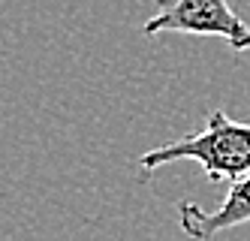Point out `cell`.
<instances>
[{
    "mask_svg": "<svg viewBox=\"0 0 250 241\" xmlns=\"http://www.w3.org/2000/svg\"><path fill=\"white\" fill-rule=\"evenodd\" d=\"M142 33H187V36H220L232 51H250V27L229 6V0H172L151 15Z\"/></svg>",
    "mask_w": 250,
    "mask_h": 241,
    "instance_id": "obj_2",
    "label": "cell"
},
{
    "mask_svg": "<svg viewBox=\"0 0 250 241\" xmlns=\"http://www.w3.org/2000/svg\"><path fill=\"white\" fill-rule=\"evenodd\" d=\"M157 3H160V9H163V6H169V3H172V0H157Z\"/></svg>",
    "mask_w": 250,
    "mask_h": 241,
    "instance_id": "obj_4",
    "label": "cell"
},
{
    "mask_svg": "<svg viewBox=\"0 0 250 241\" xmlns=\"http://www.w3.org/2000/svg\"><path fill=\"white\" fill-rule=\"evenodd\" d=\"M178 223L184 235L193 241H211L226 229H235L241 223H250V172L238 181H232L223 202L214 211L196 205V202H178Z\"/></svg>",
    "mask_w": 250,
    "mask_h": 241,
    "instance_id": "obj_3",
    "label": "cell"
},
{
    "mask_svg": "<svg viewBox=\"0 0 250 241\" xmlns=\"http://www.w3.org/2000/svg\"><path fill=\"white\" fill-rule=\"evenodd\" d=\"M178 160L199 163L211 181H238L250 172V124L232 121L223 109H214L199 133L145 151L139 157V169L151 175Z\"/></svg>",
    "mask_w": 250,
    "mask_h": 241,
    "instance_id": "obj_1",
    "label": "cell"
}]
</instances>
